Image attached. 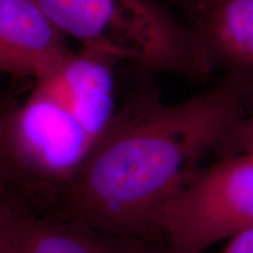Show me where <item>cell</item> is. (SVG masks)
Wrapping results in <instances>:
<instances>
[{"label":"cell","instance_id":"1","mask_svg":"<svg viewBox=\"0 0 253 253\" xmlns=\"http://www.w3.org/2000/svg\"><path fill=\"white\" fill-rule=\"evenodd\" d=\"M250 113L248 99L224 79L171 104L156 90H141L120 106L87 160L43 210L153 243L164 205Z\"/></svg>","mask_w":253,"mask_h":253},{"label":"cell","instance_id":"2","mask_svg":"<svg viewBox=\"0 0 253 253\" xmlns=\"http://www.w3.org/2000/svg\"><path fill=\"white\" fill-rule=\"evenodd\" d=\"M107 56L81 49L36 80L26 100L2 116L7 185L46 208L71 181L121 104Z\"/></svg>","mask_w":253,"mask_h":253},{"label":"cell","instance_id":"3","mask_svg":"<svg viewBox=\"0 0 253 253\" xmlns=\"http://www.w3.org/2000/svg\"><path fill=\"white\" fill-rule=\"evenodd\" d=\"M81 49L205 81L214 72L189 24L155 0H36Z\"/></svg>","mask_w":253,"mask_h":253},{"label":"cell","instance_id":"4","mask_svg":"<svg viewBox=\"0 0 253 253\" xmlns=\"http://www.w3.org/2000/svg\"><path fill=\"white\" fill-rule=\"evenodd\" d=\"M253 226V153L199 168L155 221L153 243L164 253H204Z\"/></svg>","mask_w":253,"mask_h":253},{"label":"cell","instance_id":"5","mask_svg":"<svg viewBox=\"0 0 253 253\" xmlns=\"http://www.w3.org/2000/svg\"><path fill=\"white\" fill-rule=\"evenodd\" d=\"M0 253H164L154 243L101 232L53 216L14 190L0 188Z\"/></svg>","mask_w":253,"mask_h":253},{"label":"cell","instance_id":"6","mask_svg":"<svg viewBox=\"0 0 253 253\" xmlns=\"http://www.w3.org/2000/svg\"><path fill=\"white\" fill-rule=\"evenodd\" d=\"M186 19L213 71L242 91L253 112V0H209Z\"/></svg>","mask_w":253,"mask_h":253},{"label":"cell","instance_id":"7","mask_svg":"<svg viewBox=\"0 0 253 253\" xmlns=\"http://www.w3.org/2000/svg\"><path fill=\"white\" fill-rule=\"evenodd\" d=\"M72 52L36 0H0V73L41 79Z\"/></svg>","mask_w":253,"mask_h":253},{"label":"cell","instance_id":"8","mask_svg":"<svg viewBox=\"0 0 253 253\" xmlns=\"http://www.w3.org/2000/svg\"><path fill=\"white\" fill-rule=\"evenodd\" d=\"M213 153L218 158L253 153V112L221 137Z\"/></svg>","mask_w":253,"mask_h":253},{"label":"cell","instance_id":"9","mask_svg":"<svg viewBox=\"0 0 253 253\" xmlns=\"http://www.w3.org/2000/svg\"><path fill=\"white\" fill-rule=\"evenodd\" d=\"M219 253H253V226L231 237Z\"/></svg>","mask_w":253,"mask_h":253},{"label":"cell","instance_id":"10","mask_svg":"<svg viewBox=\"0 0 253 253\" xmlns=\"http://www.w3.org/2000/svg\"><path fill=\"white\" fill-rule=\"evenodd\" d=\"M171 1L175 2L177 6H179V8L184 12L186 18H188L190 14L194 13L196 9L204 5L209 0H171Z\"/></svg>","mask_w":253,"mask_h":253},{"label":"cell","instance_id":"11","mask_svg":"<svg viewBox=\"0 0 253 253\" xmlns=\"http://www.w3.org/2000/svg\"><path fill=\"white\" fill-rule=\"evenodd\" d=\"M0 161L5 166L6 163V144L4 136V126H2V115L0 113Z\"/></svg>","mask_w":253,"mask_h":253},{"label":"cell","instance_id":"12","mask_svg":"<svg viewBox=\"0 0 253 253\" xmlns=\"http://www.w3.org/2000/svg\"><path fill=\"white\" fill-rule=\"evenodd\" d=\"M4 185H7V173H6L4 164L0 161V188Z\"/></svg>","mask_w":253,"mask_h":253}]
</instances>
